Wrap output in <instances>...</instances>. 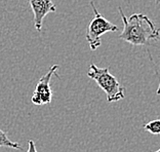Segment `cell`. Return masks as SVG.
<instances>
[{
	"mask_svg": "<svg viewBox=\"0 0 160 152\" xmlns=\"http://www.w3.org/2000/svg\"><path fill=\"white\" fill-rule=\"evenodd\" d=\"M118 9L123 22V31L119 35V39L136 46L148 45L151 41L157 40L159 30L148 16L133 13L129 18H126L121 6H119Z\"/></svg>",
	"mask_w": 160,
	"mask_h": 152,
	"instance_id": "6da1fadb",
	"label": "cell"
},
{
	"mask_svg": "<svg viewBox=\"0 0 160 152\" xmlns=\"http://www.w3.org/2000/svg\"><path fill=\"white\" fill-rule=\"evenodd\" d=\"M87 76L97 82V84L106 93L109 103L118 102L124 99L125 89L120 84L117 78L112 75L109 68H100L97 65L90 64Z\"/></svg>",
	"mask_w": 160,
	"mask_h": 152,
	"instance_id": "7a4b0ae2",
	"label": "cell"
},
{
	"mask_svg": "<svg viewBox=\"0 0 160 152\" xmlns=\"http://www.w3.org/2000/svg\"><path fill=\"white\" fill-rule=\"evenodd\" d=\"M90 6L93 10L94 18L90 21L86 30V40L88 42L92 50H97L102 44L101 37L107 32H116L118 27L115 24H112L106 18H104L98 12L93 1H90Z\"/></svg>",
	"mask_w": 160,
	"mask_h": 152,
	"instance_id": "3957f363",
	"label": "cell"
},
{
	"mask_svg": "<svg viewBox=\"0 0 160 152\" xmlns=\"http://www.w3.org/2000/svg\"><path fill=\"white\" fill-rule=\"evenodd\" d=\"M58 68H59V65H53L50 67L49 71L39 79L38 83L36 84L33 96H32L33 104L41 106V105H46L52 102V92L50 89V79H52V75L56 74Z\"/></svg>",
	"mask_w": 160,
	"mask_h": 152,
	"instance_id": "277c9868",
	"label": "cell"
},
{
	"mask_svg": "<svg viewBox=\"0 0 160 152\" xmlns=\"http://www.w3.org/2000/svg\"><path fill=\"white\" fill-rule=\"evenodd\" d=\"M34 13V26L37 31H41L43 19L49 13H56L57 6L52 0H27Z\"/></svg>",
	"mask_w": 160,
	"mask_h": 152,
	"instance_id": "5b68a950",
	"label": "cell"
},
{
	"mask_svg": "<svg viewBox=\"0 0 160 152\" xmlns=\"http://www.w3.org/2000/svg\"><path fill=\"white\" fill-rule=\"evenodd\" d=\"M0 147H7V148H12V149H22V146L20 144L10 140L2 129H0Z\"/></svg>",
	"mask_w": 160,
	"mask_h": 152,
	"instance_id": "8992f818",
	"label": "cell"
},
{
	"mask_svg": "<svg viewBox=\"0 0 160 152\" xmlns=\"http://www.w3.org/2000/svg\"><path fill=\"white\" fill-rule=\"evenodd\" d=\"M144 129L147 132L153 134V135H159L160 134V120L159 119H155L150 122H148L144 125Z\"/></svg>",
	"mask_w": 160,
	"mask_h": 152,
	"instance_id": "52a82bcc",
	"label": "cell"
},
{
	"mask_svg": "<svg viewBox=\"0 0 160 152\" xmlns=\"http://www.w3.org/2000/svg\"><path fill=\"white\" fill-rule=\"evenodd\" d=\"M27 152H37V149H36V146L33 140L29 141V147H28Z\"/></svg>",
	"mask_w": 160,
	"mask_h": 152,
	"instance_id": "ba28073f",
	"label": "cell"
},
{
	"mask_svg": "<svg viewBox=\"0 0 160 152\" xmlns=\"http://www.w3.org/2000/svg\"><path fill=\"white\" fill-rule=\"evenodd\" d=\"M154 152H159V150H156V151H154Z\"/></svg>",
	"mask_w": 160,
	"mask_h": 152,
	"instance_id": "9c48e42d",
	"label": "cell"
},
{
	"mask_svg": "<svg viewBox=\"0 0 160 152\" xmlns=\"http://www.w3.org/2000/svg\"><path fill=\"white\" fill-rule=\"evenodd\" d=\"M156 1H158V0H156Z\"/></svg>",
	"mask_w": 160,
	"mask_h": 152,
	"instance_id": "30bf717a",
	"label": "cell"
}]
</instances>
